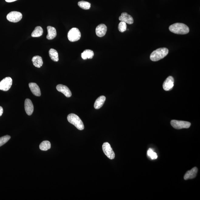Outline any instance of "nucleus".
<instances>
[{"instance_id": "nucleus-2", "label": "nucleus", "mask_w": 200, "mask_h": 200, "mask_svg": "<svg viewBox=\"0 0 200 200\" xmlns=\"http://www.w3.org/2000/svg\"><path fill=\"white\" fill-rule=\"evenodd\" d=\"M169 50L165 48H160L154 50L150 55V59L152 61H157L167 56Z\"/></svg>"}, {"instance_id": "nucleus-19", "label": "nucleus", "mask_w": 200, "mask_h": 200, "mask_svg": "<svg viewBox=\"0 0 200 200\" xmlns=\"http://www.w3.org/2000/svg\"><path fill=\"white\" fill-rule=\"evenodd\" d=\"M94 53L92 50L90 49L85 50L81 54V57L84 60L87 59H92L94 56Z\"/></svg>"}, {"instance_id": "nucleus-23", "label": "nucleus", "mask_w": 200, "mask_h": 200, "mask_svg": "<svg viewBox=\"0 0 200 200\" xmlns=\"http://www.w3.org/2000/svg\"><path fill=\"white\" fill-rule=\"evenodd\" d=\"M78 5L80 7L85 10H88L90 9L91 4L90 3L85 1H80L78 3Z\"/></svg>"}, {"instance_id": "nucleus-27", "label": "nucleus", "mask_w": 200, "mask_h": 200, "mask_svg": "<svg viewBox=\"0 0 200 200\" xmlns=\"http://www.w3.org/2000/svg\"><path fill=\"white\" fill-rule=\"evenodd\" d=\"M3 109L2 107L0 106V117L2 115L3 113Z\"/></svg>"}, {"instance_id": "nucleus-17", "label": "nucleus", "mask_w": 200, "mask_h": 200, "mask_svg": "<svg viewBox=\"0 0 200 200\" xmlns=\"http://www.w3.org/2000/svg\"><path fill=\"white\" fill-rule=\"evenodd\" d=\"M106 99V97L104 96H101L99 97L95 101L94 105V108L96 110H98L101 108L105 103Z\"/></svg>"}, {"instance_id": "nucleus-16", "label": "nucleus", "mask_w": 200, "mask_h": 200, "mask_svg": "<svg viewBox=\"0 0 200 200\" xmlns=\"http://www.w3.org/2000/svg\"><path fill=\"white\" fill-rule=\"evenodd\" d=\"M47 29L48 32V34L46 36L47 39L52 40L56 37L57 35L56 29L51 26H48Z\"/></svg>"}, {"instance_id": "nucleus-7", "label": "nucleus", "mask_w": 200, "mask_h": 200, "mask_svg": "<svg viewBox=\"0 0 200 200\" xmlns=\"http://www.w3.org/2000/svg\"><path fill=\"white\" fill-rule=\"evenodd\" d=\"M102 149L104 153L107 157L110 159H113L115 158V154L113 150L108 142H105L102 145Z\"/></svg>"}, {"instance_id": "nucleus-6", "label": "nucleus", "mask_w": 200, "mask_h": 200, "mask_svg": "<svg viewBox=\"0 0 200 200\" xmlns=\"http://www.w3.org/2000/svg\"><path fill=\"white\" fill-rule=\"evenodd\" d=\"M22 18V15L21 12L12 11L8 13L6 16L7 19L11 22L16 23L21 21Z\"/></svg>"}, {"instance_id": "nucleus-8", "label": "nucleus", "mask_w": 200, "mask_h": 200, "mask_svg": "<svg viewBox=\"0 0 200 200\" xmlns=\"http://www.w3.org/2000/svg\"><path fill=\"white\" fill-rule=\"evenodd\" d=\"M12 84V79L11 77H6L0 82V90L7 91L11 88Z\"/></svg>"}, {"instance_id": "nucleus-9", "label": "nucleus", "mask_w": 200, "mask_h": 200, "mask_svg": "<svg viewBox=\"0 0 200 200\" xmlns=\"http://www.w3.org/2000/svg\"><path fill=\"white\" fill-rule=\"evenodd\" d=\"M174 80L172 76L168 77L164 82L163 87L164 90L169 91L172 89L174 86Z\"/></svg>"}, {"instance_id": "nucleus-4", "label": "nucleus", "mask_w": 200, "mask_h": 200, "mask_svg": "<svg viewBox=\"0 0 200 200\" xmlns=\"http://www.w3.org/2000/svg\"><path fill=\"white\" fill-rule=\"evenodd\" d=\"M81 33L78 28H73L69 31L68 38L69 41L71 42L78 41L81 37Z\"/></svg>"}, {"instance_id": "nucleus-25", "label": "nucleus", "mask_w": 200, "mask_h": 200, "mask_svg": "<svg viewBox=\"0 0 200 200\" xmlns=\"http://www.w3.org/2000/svg\"><path fill=\"white\" fill-rule=\"evenodd\" d=\"M118 30L121 32H124L127 29V23L123 22L121 21L118 25Z\"/></svg>"}, {"instance_id": "nucleus-12", "label": "nucleus", "mask_w": 200, "mask_h": 200, "mask_svg": "<svg viewBox=\"0 0 200 200\" xmlns=\"http://www.w3.org/2000/svg\"><path fill=\"white\" fill-rule=\"evenodd\" d=\"M107 30L106 25L103 24H101L97 26L96 29V33L97 36L99 37H102L106 34Z\"/></svg>"}, {"instance_id": "nucleus-5", "label": "nucleus", "mask_w": 200, "mask_h": 200, "mask_svg": "<svg viewBox=\"0 0 200 200\" xmlns=\"http://www.w3.org/2000/svg\"><path fill=\"white\" fill-rule=\"evenodd\" d=\"M171 124L173 127L177 129L188 128L191 125L189 122L175 120H171Z\"/></svg>"}, {"instance_id": "nucleus-3", "label": "nucleus", "mask_w": 200, "mask_h": 200, "mask_svg": "<svg viewBox=\"0 0 200 200\" xmlns=\"http://www.w3.org/2000/svg\"><path fill=\"white\" fill-rule=\"evenodd\" d=\"M67 119L70 123L74 125L80 130H83L84 129V125L80 117L73 114H70L67 117Z\"/></svg>"}, {"instance_id": "nucleus-24", "label": "nucleus", "mask_w": 200, "mask_h": 200, "mask_svg": "<svg viewBox=\"0 0 200 200\" xmlns=\"http://www.w3.org/2000/svg\"><path fill=\"white\" fill-rule=\"evenodd\" d=\"M11 137L9 135L4 136L0 137V147L7 142L11 139Z\"/></svg>"}, {"instance_id": "nucleus-28", "label": "nucleus", "mask_w": 200, "mask_h": 200, "mask_svg": "<svg viewBox=\"0 0 200 200\" xmlns=\"http://www.w3.org/2000/svg\"><path fill=\"white\" fill-rule=\"evenodd\" d=\"M17 1V0H5V1L6 2H15Z\"/></svg>"}, {"instance_id": "nucleus-18", "label": "nucleus", "mask_w": 200, "mask_h": 200, "mask_svg": "<svg viewBox=\"0 0 200 200\" xmlns=\"http://www.w3.org/2000/svg\"><path fill=\"white\" fill-rule=\"evenodd\" d=\"M33 65L37 68H40L42 66L43 61L42 58L39 56H35L32 59Z\"/></svg>"}, {"instance_id": "nucleus-15", "label": "nucleus", "mask_w": 200, "mask_h": 200, "mask_svg": "<svg viewBox=\"0 0 200 200\" xmlns=\"http://www.w3.org/2000/svg\"><path fill=\"white\" fill-rule=\"evenodd\" d=\"M198 171L197 168L195 167L191 170L187 171L185 174L184 178L185 180L189 179H194L196 176Z\"/></svg>"}, {"instance_id": "nucleus-13", "label": "nucleus", "mask_w": 200, "mask_h": 200, "mask_svg": "<svg viewBox=\"0 0 200 200\" xmlns=\"http://www.w3.org/2000/svg\"><path fill=\"white\" fill-rule=\"evenodd\" d=\"M119 21L123 22L128 24H132L134 23V19L131 16L128 15L127 13H122L119 17Z\"/></svg>"}, {"instance_id": "nucleus-21", "label": "nucleus", "mask_w": 200, "mask_h": 200, "mask_svg": "<svg viewBox=\"0 0 200 200\" xmlns=\"http://www.w3.org/2000/svg\"><path fill=\"white\" fill-rule=\"evenodd\" d=\"M49 55L51 59L54 62H58L59 60L58 53L56 50L50 49L49 52Z\"/></svg>"}, {"instance_id": "nucleus-11", "label": "nucleus", "mask_w": 200, "mask_h": 200, "mask_svg": "<svg viewBox=\"0 0 200 200\" xmlns=\"http://www.w3.org/2000/svg\"><path fill=\"white\" fill-rule=\"evenodd\" d=\"M25 109L27 114L30 116L32 115L34 110L32 102L30 99H26L25 101Z\"/></svg>"}, {"instance_id": "nucleus-10", "label": "nucleus", "mask_w": 200, "mask_h": 200, "mask_svg": "<svg viewBox=\"0 0 200 200\" xmlns=\"http://www.w3.org/2000/svg\"><path fill=\"white\" fill-rule=\"evenodd\" d=\"M58 91L61 92L67 97H71L72 93L69 89L66 86L62 84L58 85L56 87Z\"/></svg>"}, {"instance_id": "nucleus-20", "label": "nucleus", "mask_w": 200, "mask_h": 200, "mask_svg": "<svg viewBox=\"0 0 200 200\" xmlns=\"http://www.w3.org/2000/svg\"><path fill=\"white\" fill-rule=\"evenodd\" d=\"M43 29L41 27L37 26L32 33L31 36L32 37H39L43 35Z\"/></svg>"}, {"instance_id": "nucleus-26", "label": "nucleus", "mask_w": 200, "mask_h": 200, "mask_svg": "<svg viewBox=\"0 0 200 200\" xmlns=\"http://www.w3.org/2000/svg\"><path fill=\"white\" fill-rule=\"evenodd\" d=\"M147 155L152 159H156L158 158V155L155 152L151 149H149L147 151Z\"/></svg>"}, {"instance_id": "nucleus-1", "label": "nucleus", "mask_w": 200, "mask_h": 200, "mask_svg": "<svg viewBox=\"0 0 200 200\" xmlns=\"http://www.w3.org/2000/svg\"><path fill=\"white\" fill-rule=\"evenodd\" d=\"M171 32L176 34L185 35L189 32V29L188 27L182 23H175L171 25L169 27Z\"/></svg>"}, {"instance_id": "nucleus-22", "label": "nucleus", "mask_w": 200, "mask_h": 200, "mask_svg": "<svg viewBox=\"0 0 200 200\" xmlns=\"http://www.w3.org/2000/svg\"><path fill=\"white\" fill-rule=\"evenodd\" d=\"M51 147V144L48 141H44L42 142L39 145V148L42 151H46Z\"/></svg>"}, {"instance_id": "nucleus-14", "label": "nucleus", "mask_w": 200, "mask_h": 200, "mask_svg": "<svg viewBox=\"0 0 200 200\" xmlns=\"http://www.w3.org/2000/svg\"><path fill=\"white\" fill-rule=\"evenodd\" d=\"M29 86L33 95L37 97L41 96V90L36 83H30L29 84Z\"/></svg>"}]
</instances>
